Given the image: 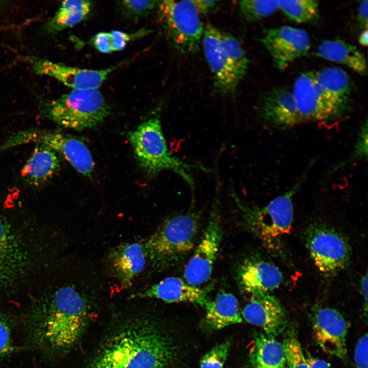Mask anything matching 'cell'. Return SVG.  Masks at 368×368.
I'll return each instance as SVG.
<instances>
[{
	"label": "cell",
	"instance_id": "cell-4",
	"mask_svg": "<svg viewBox=\"0 0 368 368\" xmlns=\"http://www.w3.org/2000/svg\"><path fill=\"white\" fill-rule=\"evenodd\" d=\"M313 162H311L295 183L285 193L261 207L239 202L249 228L267 248L277 250L282 240L292 229L294 218L293 199L298 191Z\"/></svg>",
	"mask_w": 368,
	"mask_h": 368
},
{
	"label": "cell",
	"instance_id": "cell-30",
	"mask_svg": "<svg viewBox=\"0 0 368 368\" xmlns=\"http://www.w3.org/2000/svg\"><path fill=\"white\" fill-rule=\"evenodd\" d=\"M239 13L248 21H255L272 15L279 7L277 1L244 0L238 3Z\"/></svg>",
	"mask_w": 368,
	"mask_h": 368
},
{
	"label": "cell",
	"instance_id": "cell-16",
	"mask_svg": "<svg viewBox=\"0 0 368 368\" xmlns=\"http://www.w3.org/2000/svg\"><path fill=\"white\" fill-rule=\"evenodd\" d=\"M27 61L36 74L54 78L72 89H98L114 69L81 68L30 57Z\"/></svg>",
	"mask_w": 368,
	"mask_h": 368
},
{
	"label": "cell",
	"instance_id": "cell-19",
	"mask_svg": "<svg viewBox=\"0 0 368 368\" xmlns=\"http://www.w3.org/2000/svg\"><path fill=\"white\" fill-rule=\"evenodd\" d=\"M147 259L143 243H122L109 254L107 259V269L122 288H127L144 270Z\"/></svg>",
	"mask_w": 368,
	"mask_h": 368
},
{
	"label": "cell",
	"instance_id": "cell-37",
	"mask_svg": "<svg viewBox=\"0 0 368 368\" xmlns=\"http://www.w3.org/2000/svg\"><path fill=\"white\" fill-rule=\"evenodd\" d=\"M11 348L10 328L7 321L0 316V358L7 355Z\"/></svg>",
	"mask_w": 368,
	"mask_h": 368
},
{
	"label": "cell",
	"instance_id": "cell-42",
	"mask_svg": "<svg viewBox=\"0 0 368 368\" xmlns=\"http://www.w3.org/2000/svg\"><path fill=\"white\" fill-rule=\"evenodd\" d=\"M367 274L366 273L361 278L360 281V293L364 303V310L366 313L367 310V297H368V286H367Z\"/></svg>",
	"mask_w": 368,
	"mask_h": 368
},
{
	"label": "cell",
	"instance_id": "cell-38",
	"mask_svg": "<svg viewBox=\"0 0 368 368\" xmlns=\"http://www.w3.org/2000/svg\"><path fill=\"white\" fill-rule=\"evenodd\" d=\"M93 44L95 48L102 53L112 52L108 32H99L96 34L93 38Z\"/></svg>",
	"mask_w": 368,
	"mask_h": 368
},
{
	"label": "cell",
	"instance_id": "cell-18",
	"mask_svg": "<svg viewBox=\"0 0 368 368\" xmlns=\"http://www.w3.org/2000/svg\"><path fill=\"white\" fill-rule=\"evenodd\" d=\"M258 111L266 124L277 129H287L301 124L292 90L285 86L266 91L261 98Z\"/></svg>",
	"mask_w": 368,
	"mask_h": 368
},
{
	"label": "cell",
	"instance_id": "cell-1",
	"mask_svg": "<svg viewBox=\"0 0 368 368\" xmlns=\"http://www.w3.org/2000/svg\"><path fill=\"white\" fill-rule=\"evenodd\" d=\"M171 339L148 322H136L117 332L89 368H171L177 356Z\"/></svg>",
	"mask_w": 368,
	"mask_h": 368
},
{
	"label": "cell",
	"instance_id": "cell-39",
	"mask_svg": "<svg viewBox=\"0 0 368 368\" xmlns=\"http://www.w3.org/2000/svg\"><path fill=\"white\" fill-rule=\"evenodd\" d=\"M194 4L200 14H207L213 11L220 3L217 1H194Z\"/></svg>",
	"mask_w": 368,
	"mask_h": 368
},
{
	"label": "cell",
	"instance_id": "cell-3",
	"mask_svg": "<svg viewBox=\"0 0 368 368\" xmlns=\"http://www.w3.org/2000/svg\"><path fill=\"white\" fill-rule=\"evenodd\" d=\"M128 139L141 166L149 174L164 170L172 171L181 176L194 192V182L191 171L206 170L201 166L185 162L169 150L163 132L160 119L152 117L130 131Z\"/></svg>",
	"mask_w": 368,
	"mask_h": 368
},
{
	"label": "cell",
	"instance_id": "cell-40",
	"mask_svg": "<svg viewBox=\"0 0 368 368\" xmlns=\"http://www.w3.org/2000/svg\"><path fill=\"white\" fill-rule=\"evenodd\" d=\"M368 1H361L358 5L357 20L364 29H367Z\"/></svg>",
	"mask_w": 368,
	"mask_h": 368
},
{
	"label": "cell",
	"instance_id": "cell-28",
	"mask_svg": "<svg viewBox=\"0 0 368 368\" xmlns=\"http://www.w3.org/2000/svg\"><path fill=\"white\" fill-rule=\"evenodd\" d=\"M279 9L290 20L297 23H315L319 19L318 1H277Z\"/></svg>",
	"mask_w": 368,
	"mask_h": 368
},
{
	"label": "cell",
	"instance_id": "cell-7",
	"mask_svg": "<svg viewBox=\"0 0 368 368\" xmlns=\"http://www.w3.org/2000/svg\"><path fill=\"white\" fill-rule=\"evenodd\" d=\"M157 5L162 22L175 48L182 54L195 53L204 28L194 1L166 0Z\"/></svg>",
	"mask_w": 368,
	"mask_h": 368
},
{
	"label": "cell",
	"instance_id": "cell-20",
	"mask_svg": "<svg viewBox=\"0 0 368 368\" xmlns=\"http://www.w3.org/2000/svg\"><path fill=\"white\" fill-rule=\"evenodd\" d=\"M238 279L241 289L252 296L270 293L281 286L283 276L272 263L253 258L241 264Z\"/></svg>",
	"mask_w": 368,
	"mask_h": 368
},
{
	"label": "cell",
	"instance_id": "cell-36",
	"mask_svg": "<svg viewBox=\"0 0 368 368\" xmlns=\"http://www.w3.org/2000/svg\"><path fill=\"white\" fill-rule=\"evenodd\" d=\"M367 334L358 340L354 351V360L357 368H367Z\"/></svg>",
	"mask_w": 368,
	"mask_h": 368
},
{
	"label": "cell",
	"instance_id": "cell-43",
	"mask_svg": "<svg viewBox=\"0 0 368 368\" xmlns=\"http://www.w3.org/2000/svg\"><path fill=\"white\" fill-rule=\"evenodd\" d=\"M367 37L368 32L367 29H363L362 32L360 34L358 38V42L362 45L366 46L367 45Z\"/></svg>",
	"mask_w": 368,
	"mask_h": 368
},
{
	"label": "cell",
	"instance_id": "cell-41",
	"mask_svg": "<svg viewBox=\"0 0 368 368\" xmlns=\"http://www.w3.org/2000/svg\"><path fill=\"white\" fill-rule=\"evenodd\" d=\"M305 355L310 368H331L329 363L325 360L314 357L309 353Z\"/></svg>",
	"mask_w": 368,
	"mask_h": 368
},
{
	"label": "cell",
	"instance_id": "cell-31",
	"mask_svg": "<svg viewBox=\"0 0 368 368\" xmlns=\"http://www.w3.org/2000/svg\"><path fill=\"white\" fill-rule=\"evenodd\" d=\"M282 344L287 368H310L301 344L294 332L288 335Z\"/></svg>",
	"mask_w": 368,
	"mask_h": 368
},
{
	"label": "cell",
	"instance_id": "cell-25",
	"mask_svg": "<svg viewBox=\"0 0 368 368\" xmlns=\"http://www.w3.org/2000/svg\"><path fill=\"white\" fill-rule=\"evenodd\" d=\"M314 55L319 58L345 65L358 74L367 73L366 60L358 48L342 39H327L317 46Z\"/></svg>",
	"mask_w": 368,
	"mask_h": 368
},
{
	"label": "cell",
	"instance_id": "cell-12",
	"mask_svg": "<svg viewBox=\"0 0 368 368\" xmlns=\"http://www.w3.org/2000/svg\"><path fill=\"white\" fill-rule=\"evenodd\" d=\"M259 41L269 54L273 65L280 70L306 56L311 47L310 38L306 30L287 26L264 30Z\"/></svg>",
	"mask_w": 368,
	"mask_h": 368
},
{
	"label": "cell",
	"instance_id": "cell-2",
	"mask_svg": "<svg viewBox=\"0 0 368 368\" xmlns=\"http://www.w3.org/2000/svg\"><path fill=\"white\" fill-rule=\"evenodd\" d=\"M73 282L58 287L39 306L34 332L43 347L61 351L80 336L88 314V284Z\"/></svg>",
	"mask_w": 368,
	"mask_h": 368
},
{
	"label": "cell",
	"instance_id": "cell-26",
	"mask_svg": "<svg viewBox=\"0 0 368 368\" xmlns=\"http://www.w3.org/2000/svg\"><path fill=\"white\" fill-rule=\"evenodd\" d=\"M249 357L250 368H287L283 344L263 333L255 336Z\"/></svg>",
	"mask_w": 368,
	"mask_h": 368
},
{
	"label": "cell",
	"instance_id": "cell-27",
	"mask_svg": "<svg viewBox=\"0 0 368 368\" xmlns=\"http://www.w3.org/2000/svg\"><path fill=\"white\" fill-rule=\"evenodd\" d=\"M91 7L89 1H64L52 18L45 25V29L50 33H56L72 27L88 15Z\"/></svg>",
	"mask_w": 368,
	"mask_h": 368
},
{
	"label": "cell",
	"instance_id": "cell-5",
	"mask_svg": "<svg viewBox=\"0 0 368 368\" xmlns=\"http://www.w3.org/2000/svg\"><path fill=\"white\" fill-rule=\"evenodd\" d=\"M39 111L62 127L82 131L102 123L110 109L98 89H72L57 99L41 101Z\"/></svg>",
	"mask_w": 368,
	"mask_h": 368
},
{
	"label": "cell",
	"instance_id": "cell-13",
	"mask_svg": "<svg viewBox=\"0 0 368 368\" xmlns=\"http://www.w3.org/2000/svg\"><path fill=\"white\" fill-rule=\"evenodd\" d=\"M292 92L301 124L332 121L341 117L317 83L315 72L300 74Z\"/></svg>",
	"mask_w": 368,
	"mask_h": 368
},
{
	"label": "cell",
	"instance_id": "cell-10",
	"mask_svg": "<svg viewBox=\"0 0 368 368\" xmlns=\"http://www.w3.org/2000/svg\"><path fill=\"white\" fill-rule=\"evenodd\" d=\"M1 206L5 194H0V286L17 282L31 265L32 255L25 239L15 229Z\"/></svg>",
	"mask_w": 368,
	"mask_h": 368
},
{
	"label": "cell",
	"instance_id": "cell-32",
	"mask_svg": "<svg viewBox=\"0 0 368 368\" xmlns=\"http://www.w3.org/2000/svg\"><path fill=\"white\" fill-rule=\"evenodd\" d=\"M231 347L229 340L215 346L201 358L200 368H223Z\"/></svg>",
	"mask_w": 368,
	"mask_h": 368
},
{
	"label": "cell",
	"instance_id": "cell-6",
	"mask_svg": "<svg viewBox=\"0 0 368 368\" xmlns=\"http://www.w3.org/2000/svg\"><path fill=\"white\" fill-rule=\"evenodd\" d=\"M199 216L189 213L165 221L143 244L152 265L164 268L190 252L195 245Z\"/></svg>",
	"mask_w": 368,
	"mask_h": 368
},
{
	"label": "cell",
	"instance_id": "cell-29",
	"mask_svg": "<svg viewBox=\"0 0 368 368\" xmlns=\"http://www.w3.org/2000/svg\"><path fill=\"white\" fill-rule=\"evenodd\" d=\"M220 39L224 52L241 80L247 73L249 64L244 50L229 32L220 31Z\"/></svg>",
	"mask_w": 368,
	"mask_h": 368
},
{
	"label": "cell",
	"instance_id": "cell-34",
	"mask_svg": "<svg viewBox=\"0 0 368 368\" xmlns=\"http://www.w3.org/2000/svg\"><path fill=\"white\" fill-rule=\"evenodd\" d=\"M155 1H124L122 5L129 14L141 16L151 12L157 5Z\"/></svg>",
	"mask_w": 368,
	"mask_h": 368
},
{
	"label": "cell",
	"instance_id": "cell-14",
	"mask_svg": "<svg viewBox=\"0 0 368 368\" xmlns=\"http://www.w3.org/2000/svg\"><path fill=\"white\" fill-rule=\"evenodd\" d=\"M315 341L326 353L345 361L349 324L336 309L316 306L310 313Z\"/></svg>",
	"mask_w": 368,
	"mask_h": 368
},
{
	"label": "cell",
	"instance_id": "cell-21",
	"mask_svg": "<svg viewBox=\"0 0 368 368\" xmlns=\"http://www.w3.org/2000/svg\"><path fill=\"white\" fill-rule=\"evenodd\" d=\"M208 290L189 284L175 277L166 278L140 291L135 296L157 298L168 303H191L204 307L208 302Z\"/></svg>",
	"mask_w": 368,
	"mask_h": 368
},
{
	"label": "cell",
	"instance_id": "cell-8",
	"mask_svg": "<svg viewBox=\"0 0 368 368\" xmlns=\"http://www.w3.org/2000/svg\"><path fill=\"white\" fill-rule=\"evenodd\" d=\"M307 248L318 270L325 277L335 275L349 264L351 247L339 232L323 223H314L305 233Z\"/></svg>",
	"mask_w": 368,
	"mask_h": 368
},
{
	"label": "cell",
	"instance_id": "cell-35",
	"mask_svg": "<svg viewBox=\"0 0 368 368\" xmlns=\"http://www.w3.org/2000/svg\"><path fill=\"white\" fill-rule=\"evenodd\" d=\"M367 157V120L360 129L357 140L350 159H366Z\"/></svg>",
	"mask_w": 368,
	"mask_h": 368
},
{
	"label": "cell",
	"instance_id": "cell-11",
	"mask_svg": "<svg viewBox=\"0 0 368 368\" xmlns=\"http://www.w3.org/2000/svg\"><path fill=\"white\" fill-rule=\"evenodd\" d=\"M221 236L220 218L216 201L201 240L184 270L183 277L189 284L198 287L209 280L217 256Z\"/></svg>",
	"mask_w": 368,
	"mask_h": 368
},
{
	"label": "cell",
	"instance_id": "cell-23",
	"mask_svg": "<svg viewBox=\"0 0 368 368\" xmlns=\"http://www.w3.org/2000/svg\"><path fill=\"white\" fill-rule=\"evenodd\" d=\"M315 75L324 94L341 117L350 104L353 86L349 75L336 66L322 68Z\"/></svg>",
	"mask_w": 368,
	"mask_h": 368
},
{
	"label": "cell",
	"instance_id": "cell-24",
	"mask_svg": "<svg viewBox=\"0 0 368 368\" xmlns=\"http://www.w3.org/2000/svg\"><path fill=\"white\" fill-rule=\"evenodd\" d=\"M203 325L210 331L222 329L243 321L237 298L228 292H222L205 306Z\"/></svg>",
	"mask_w": 368,
	"mask_h": 368
},
{
	"label": "cell",
	"instance_id": "cell-17",
	"mask_svg": "<svg viewBox=\"0 0 368 368\" xmlns=\"http://www.w3.org/2000/svg\"><path fill=\"white\" fill-rule=\"evenodd\" d=\"M241 314L247 323L261 328L264 334L273 337L281 334L288 323L282 304L270 293L251 296Z\"/></svg>",
	"mask_w": 368,
	"mask_h": 368
},
{
	"label": "cell",
	"instance_id": "cell-9",
	"mask_svg": "<svg viewBox=\"0 0 368 368\" xmlns=\"http://www.w3.org/2000/svg\"><path fill=\"white\" fill-rule=\"evenodd\" d=\"M44 144L61 154L80 173L89 176L95 163L87 146L80 140L55 130L32 129L12 135L3 147H11L25 143Z\"/></svg>",
	"mask_w": 368,
	"mask_h": 368
},
{
	"label": "cell",
	"instance_id": "cell-33",
	"mask_svg": "<svg viewBox=\"0 0 368 368\" xmlns=\"http://www.w3.org/2000/svg\"><path fill=\"white\" fill-rule=\"evenodd\" d=\"M148 33V31H143L129 34L120 31H112L108 32L109 39L111 51H119L123 50L128 43L133 39L142 36Z\"/></svg>",
	"mask_w": 368,
	"mask_h": 368
},
{
	"label": "cell",
	"instance_id": "cell-22",
	"mask_svg": "<svg viewBox=\"0 0 368 368\" xmlns=\"http://www.w3.org/2000/svg\"><path fill=\"white\" fill-rule=\"evenodd\" d=\"M60 168L57 152L49 146L37 144L21 170L25 184L33 188L44 187Z\"/></svg>",
	"mask_w": 368,
	"mask_h": 368
},
{
	"label": "cell",
	"instance_id": "cell-15",
	"mask_svg": "<svg viewBox=\"0 0 368 368\" xmlns=\"http://www.w3.org/2000/svg\"><path fill=\"white\" fill-rule=\"evenodd\" d=\"M201 44L206 62L214 77L217 91L234 96L240 81L222 47L220 30L208 24L204 28Z\"/></svg>",
	"mask_w": 368,
	"mask_h": 368
}]
</instances>
